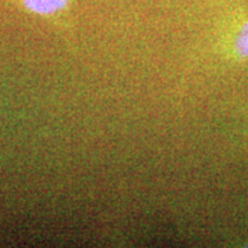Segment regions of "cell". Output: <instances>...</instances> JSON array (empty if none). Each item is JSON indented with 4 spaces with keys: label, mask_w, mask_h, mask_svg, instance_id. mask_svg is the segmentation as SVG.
Segmentation results:
<instances>
[{
    "label": "cell",
    "mask_w": 248,
    "mask_h": 248,
    "mask_svg": "<svg viewBox=\"0 0 248 248\" xmlns=\"http://www.w3.org/2000/svg\"><path fill=\"white\" fill-rule=\"evenodd\" d=\"M10 4L36 17L45 18L55 25L66 21L72 4L76 0H6Z\"/></svg>",
    "instance_id": "cell-1"
},
{
    "label": "cell",
    "mask_w": 248,
    "mask_h": 248,
    "mask_svg": "<svg viewBox=\"0 0 248 248\" xmlns=\"http://www.w3.org/2000/svg\"><path fill=\"white\" fill-rule=\"evenodd\" d=\"M228 54L234 61H248V17H243L236 22L228 40Z\"/></svg>",
    "instance_id": "cell-2"
}]
</instances>
